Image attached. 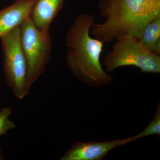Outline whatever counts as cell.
<instances>
[{
  "mask_svg": "<svg viewBox=\"0 0 160 160\" xmlns=\"http://www.w3.org/2000/svg\"><path fill=\"white\" fill-rule=\"evenodd\" d=\"M102 23L92 25L90 34L103 43L129 36L139 39L145 27L160 16V0H100Z\"/></svg>",
  "mask_w": 160,
  "mask_h": 160,
  "instance_id": "1",
  "label": "cell"
},
{
  "mask_svg": "<svg viewBox=\"0 0 160 160\" xmlns=\"http://www.w3.org/2000/svg\"><path fill=\"white\" fill-rule=\"evenodd\" d=\"M94 20L93 16L86 13L75 19L66 35V61L76 78L92 87H100L110 84L113 77L104 71L100 62L104 43L90 34Z\"/></svg>",
  "mask_w": 160,
  "mask_h": 160,
  "instance_id": "2",
  "label": "cell"
},
{
  "mask_svg": "<svg viewBox=\"0 0 160 160\" xmlns=\"http://www.w3.org/2000/svg\"><path fill=\"white\" fill-rule=\"evenodd\" d=\"M103 61L106 71L134 66L147 73H160V56L150 51L139 39L129 36L118 38Z\"/></svg>",
  "mask_w": 160,
  "mask_h": 160,
  "instance_id": "3",
  "label": "cell"
},
{
  "mask_svg": "<svg viewBox=\"0 0 160 160\" xmlns=\"http://www.w3.org/2000/svg\"><path fill=\"white\" fill-rule=\"evenodd\" d=\"M20 26L0 37L3 64L7 84L16 97L22 99L29 91L27 84V66L21 45Z\"/></svg>",
  "mask_w": 160,
  "mask_h": 160,
  "instance_id": "4",
  "label": "cell"
},
{
  "mask_svg": "<svg viewBox=\"0 0 160 160\" xmlns=\"http://www.w3.org/2000/svg\"><path fill=\"white\" fill-rule=\"evenodd\" d=\"M21 45L27 66V84L30 87L43 74L51 55L52 40L49 34L39 30L30 18L20 26Z\"/></svg>",
  "mask_w": 160,
  "mask_h": 160,
  "instance_id": "5",
  "label": "cell"
},
{
  "mask_svg": "<svg viewBox=\"0 0 160 160\" xmlns=\"http://www.w3.org/2000/svg\"><path fill=\"white\" fill-rule=\"evenodd\" d=\"M129 143V138L105 142H77L60 160H101L112 149Z\"/></svg>",
  "mask_w": 160,
  "mask_h": 160,
  "instance_id": "6",
  "label": "cell"
},
{
  "mask_svg": "<svg viewBox=\"0 0 160 160\" xmlns=\"http://www.w3.org/2000/svg\"><path fill=\"white\" fill-rule=\"evenodd\" d=\"M35 0H15L0 10V37L21 26L30 16Z\"/></svg>",
  "mask_w": 160,
  "mask_h": 160,
  "instance_id": "7",
  "label": "cell"
},
{
  "mask_svg": "<svg viewBox=\"0 0 160 160\" xmlns=\"http://www.w3.org/2000/svg\"><path fill=\"white\" fill-rule=\"evenodd\" d=\"M66 0H35L29 18L40 31L49 34L50 24L62 9Z\"/></svg>",
  "mask_w": 160,
  "mask_h": 160,
  "instance_id": "8",
  "label": "cell"
},
{
  "mask_svg": "<svg viewBox=\"0 0 160 160\" xmlns=\"http://www.w3.org/2000/svg\"><path fill=\"white\" fill-rule=\"evenodd\" d=\"M139 39L150 51L160 55V16L147 25Z\"/></svg>",
  "mask_w": 160,
  "mask_h": 160,
  "instance_id": "9",
  "label": "cell"
},
{
  "mask_svg": "<svg viewBox=\"0 0 160 160\" xmlns=\"http://www.w3.org/2000/svg\"><path fill=\"white\" fill-rule=\"evenodd\" d=\"M153 135L160 136V105L159 103L157 107L154 117L146 126L145 129L138 134L129 138L130 142Z\"/></svg>",
  "mask_w": 160,
  "mask_h": 160,
  "instance_id": "10",
  "label": "cell"
},
{
  "mask_svg": "<svg viewBox=\"0 0 160 160\" xmlns=\"http://www.w3.org/2000/svg\"><path fill=\"white\" fill-rule=\"evenodd\" d=\"M12 113V109L10 107H5L0 111V136L6 135L7 132L16 128L14 122L9 119Z\"/></svg>",
  "mask_w": 160,
  "mask_h": 160,
  "instance_id": "11",
  "label": "cell"
},
{
  "mask_svg": "<svg viewBox=\"0 0 160 160\" xmlns=\"http://www.w3.org/2000/svg\"><path fill=\"white\" fill-rule=\"evenodd\" d=\"M4 157L2 152V150H1V148H0V160H4Z\"/></svg>",
  "mask_w": 160,
  "mask_h": 160,
  "instance_id": "12",
  "label": "cell"
}]
</instances>
